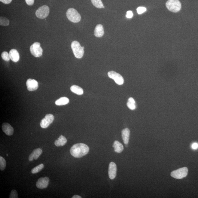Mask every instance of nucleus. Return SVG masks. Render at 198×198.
Masks as SVG:
<instances>
[{
  "label": "nucleus",
  "instance_id": "nucleus-1",
  "mask_svg": "<svg viewBox=\"0 0 198 198\" xmlns=\"http://www.w3.org/2000/svg\"><path fill=\"white\" fill-rule=\"evenodd\" d=\"M89 151V148L86 145L79 143L73 145L71 147L70 152L73 157L81 158L88 154Z\"/></svg>",
  "mask_w": 198,
  "mask_h": 198
},
{
  "label": "nucleus",
  "instance_id": "nucleus-2",
  "mask_svg": "<svg viewBox=\"0 0 198 198\" xmlns=\"http://www.w3.org/2000/svg\"><path fill=\"white\" fill-rule=\"evenodd\" d=\"M71 46L75 56L77 59H81L84 56V47H81L77 41H73Z\"/></svg>",
  "mask_w": 198,
  "mask_h": 198
},
{
  "label": "nucleus",
  "instance_id": "nucleus-3",
  "mask_svg": "<svg viewBox=\"0 0 198 198\" xmlns=\"http://www.w3.org/2000/svg\"><path fill=\"white\" fill-rule=\"evenodd\" d=\"M66 16L70 21L74 23H77L81 19V15L74 8H70L66 12Z\"/></svg>",
  "mask_w": 198,
  "mask_h": 198
},
{
  "label": "nucleus",
  "instance_id": "nucleus-4",
  "mask_svg": "<svg viewBox=\"0 0 198 198\" xmlns=\"http://www.w3.org/2000/svg\"><path fill=\"white\" fill-rule=\"evenodd\" d=\"M166 6L171 12L177 13L180 11L181 4L179 0H168L166 3Z\"/></svg>",
  "mask_w": 198,
  "mask_h": 198
},
{
  "label": "nucleus",
  "instance_id": "nucleus-5",
  "mask_svg": "<svg viewBox=\"0 0 198 198\" xmlns=\"http://www.w3.org/2000/svg\"><path fill=\"white\" fill-rule=\"evenodd\" d=\"M188 169L186 167L181 168L171 172V175L173 178L177 179H181L187 175Z\"/></svg>",
  "mask_w": 198,
  "mask_h": 198
},
{
  "label": "nucleus",
  "instance_id": "nucleus-6",
  "mask_svg": "<svg viewBox=\"0 0 198 198\" xmlns=\"http://www.w3.org/2000/svg\"><path fill=\"white\" fill-rule=\"evenodd\" d=\"M41 44L39 42H35L30 47V50L32 54L35 57H40L42 56L43 49L41 47Z\"/></svg>",
  "mask_w": 198,
  "mask_h": 198
},
{
  "label": "nucleus",
  "instance_id": "nucleus-7",
  "mask_svg": "<svg viewBox=\"0 0 198 198\" xmlns=\"http://www.w3.org/2000/svg\"><path fill=\"white\" fill-rule=\"evenodd\" d=\"M50 9L49 7L44 5L40 7L36 11L35 14L37 17L44 19L49 15Z\"/></svg>",
  "mask_w": 198,
  "mask_h": 198
},
{
  "label": "nucleus",
  "instance_id": "nucleus-8",
  "mask_svg": "<svg viewBox=\"0 0 198 198\" xmlns=\"http://www.w3.org/2000/svg\"><path fill=\"white\" fill-rule=\"evenodd\" d=\"M108 76L109 78L114 79L116 84L119 85L123 84L124 79L120 74L114 71H111L108 73Z\"/></svg>",
  "mask_w": 198,
  "mask_h": 198
},
{
  "label": "nucleus",
  "instance_id": "nucleus-9",
  "mask_svg": "<svg viewBox=\"0 0 198 198\" xmlns=\"http://www.w3.org/2000/svg\"><path fill=\"white\" fill-rule=\"evenodd\" d=\"M54 120V116L51 114H46L40 123V126L43 129L47 128Z\"/></svg>",
  "mask_w": 198,
  "mask_h": 198
},
{
  "label": "nucleus",
  "instance_id": "nucleus-10",
  "mask_svg": "<svg viewBox=\"0 0 198 198\" xmlns=\"http://www.w3.org/2000/svg\"><path fill=\"white\" fill-rule=\"evenodd\" d=\"M49 178L48 177L40 178L36 182V187L40 189L46 188L49 185Z\"/></svg>",
  "mask_w": 198,
  "mask_h": 198
},
{
  "label": "nucleus",
  "instance_id": "nucleus-11",
  "mask_svg": "<svg viewBox=\"0 0 198 198\" xmlns=\"http://www.w3.org/2000/svg\"><path fill=\"white\" fill-rule=\"evenodd\" d=\"M26 85L27 89L29 91H34L38 89V81L34 79H29L26 82Z\"/></svg>",
  "mask_w": 198,
  "mask_h": 198
},
{
  "label": "nucleus",
  "instance_id": "nucleus-12",
  "mask_svg": "<svg viewBox=\"0 0 198 198\" xmlns=\"http://www.w3.org/2000/svg\"><path fill=\"white\" fill-rule=\"evenodd\" d=\"M117 173V166L114 163L111 162L109 164L108 169L109 176L111 179H114L116 177Z\"/></svg>",
  "mask_w": 198,
  "mask_h": 198
},
{
  "label": "nucleus",
  "instance_id": "nucleus-13",
  "mask_svg": "<svg viewBox=\"0 0 198 198\" xmlns=\"http://www.w3.org/2000/svg\"><path fill=\"white\" fill-rule=\"evenodd\" d=\"M2 130L8 136H12L14 133V129L8 123H4L2 125Z\"/></svg>",
  "mask_w": 198,
  "mask_h": 198
},
{
  "label": "nucleus",
  "instance_id": "nucleus-14",
  "mask_svg": "<svg viewBox=\"0 0 198 198\" xmlns=\"http://www.w3.org/2000/svg\"><path fill=\"white\" fill-rule=\"evenodd\" d=\"M43 151L40 148H37L35 149L30 154L28 159L30 161H32L33 160H37L41 155L42 154Z\"/></svg>",
  "mask_w": 198,
  "mask_h": 198
},
{
  "label": "nucleus",
  "instance_id": "nucleus-15",
  "mask_svg": "<svg viewBox=\"0 0 198 198\" xmlns=\"http://www.w3.org/2000/svg\"><path fill=\"white\" fill-rule=\"evenodd\" d=\"M9 54L11 59L13 62H17L19 60V54L16 50L14 49H11L10 51Z\"/></svg>",
  "mask_w": 198,
  "mask_h": 198
},
{
  "label": "nucleus",
  "instance_id": "nucleus-16",
  "mask_svg": "<svg viewBox=\"0 0 198 198\" xmlns=\"http://www.w3.org/2000/svg\"><path fill=\"white\" fill-rule=\"evenodd\" d=\"M122 137L123 140L124 144L127 145L129 142V135H130V131L128 128L123 129L121 132Z\"/></svg>",
  "mask_w": 198,
  "mask_h": 198
},
{
  "label": "nucleus",
  "instance_id": "nucleus-17",
  "mask_svg": "<svg viewBox=\"0 0 198 198\" xmlns=\"http://www.w3.org/2000/svg\"><path fill=\"white\" fill-rule=\"evenodd\" d=\"M104 33V28L102 25L98 24L96 26L94 30V35L96 37H102Z\"/></svg>",
  "mask_w": 198,
  "mask_h": 198
},
{
  "label": "nucleus",
  "instance_id": "nucleus-18",
  "mask_svg": "<svg viewBox=\"0 0 198 198\" xmlns=\"http://www.w3.org/2000/svg\"><path fill=\"white\" fill-rule=\"evenodd\" d=\"M67 141L66 138L64 136L61 135L59 136L58 139L56 140L54 142V144L56 146H64L66 143Z\"/></svg>",
  "mask_w": 198,
  "mask_h": 198
},
{
  "label": "nucleus",
  "instance_id": "nucleus-19",
  "mask_svg": "<svg viewBox=\"0 0 198 198\" xmlns=\"http://www.w3.org/2000/svg\"><path fill=\"white\" fill-rule=\"evenodd\" d=\"M115 152L118 153H121L123 151L124 147L123 145L119 141H115L113 145Z\"/></svg>",
  "mask_w": 198,
  "mask_h": 198
},
{
  "label": "nucleus",
  "instance_id": "nucleus-20",
  "mask_svg": "<svg viewBox=\"0 0 198 198\" xmlns=\"http://www.w3.org/2000/svg\"><path fill=\"white\" fill-rule=\"evenodd\" d=\"M69 100L68 98L66 97H62L59 98V99L56 100L55 102L56 105L58 106H61L65 105L69 103Z\"/></svg>",
  "mask_w": 198,
  "mask_h": 198
},
{
  "label": "nucleus",
  "instance_id": "nucleus-21",
  "mask_svg": "<svg viewBox=\"0 0 198 198\" xmlns=\"http://www.w3.org/2000/svg\"><path fill=\"white\" fill-rule=\"evenodd\" d=\"M72 92L79 95H81L84 94V90L81 87L78 86L73 85L70 88Z\"/></svg>",
  "mask_w": 198,
  "mask_h": 198
},
{
  "label": "nucleus",
  "instance_id": "nucleus-22",
  "mask_svg": "<svg viewBox=\"0 0 198 198\" xmlns=\"http://www.w3.org/2000/svg\"><path fill=\"white\" fill-rule=\"evenodd\" d=\"M127 106L128 107L129 109L133 110L135 109L136 108L135 101L133 98L132 97L129 98L128 100V102L127 103Z\"/></svg>",
  "mask_w": 198,
  "mask_h": 198
},
{
  "label": "nucleus",
  "instance_id": "nucleus-23",
  "mask_svg": "<svg viewBox=\"0 0 198 198\" xmlns=\"http://www.w3.org/2000/svg\"><path fill=\"white\" fill-rule=\"evenodd\" d=\"M93 5L98 8H104V6L101 0H91Z\"/></svg>",
  "mask_w": 198,
  "mask_h": 198
},
{
  "label": "nucleus",
  "instance_id": "nucleus-24",
  "mask_svg": "<svg viewBox=\"0 0 198 198\" xmlns=\"http://www.w3.org/2000/svg\"><path fill=\"white\" fill-rule=\"evenodd\" d=\"M44 164H41L33 168V169H32V173L33 174L37 173L39 172L40 171H41L42 170V169H44Z\"/></svg>",
  "mask_w": 198,
  "mask_h": 198
},
{
  "label": "nucleus",
  "instance_id": "nucleus-25",
  "mask_svg": "<svg viewBox=\"0 0 198 198\" xmlns=\"http://www.w3.org/2000/svg\"><path fill=\"white\" fill-rule=\"evenodd\" d=\"M6 167V161L4 158L0 156V169L4 170Z\"/></svg>",
  "mask_w": 198,
  "mask_h": 198
},
{
  "label": "nucleus",
  "instance_id": "nucleus-26",
  "mask_svg": "<svg viewBox=\"0 0 198 198\" xmlns=\"http://www.w3.org/2000/svg\"><path fill=\"white\" fill-rule=\"evenodd\" d=\"M9 24V21L7 18L1 17L0 18V24L2 26H8Z\"/></svg>",
  "mask_w": 198,
  "mask_h": 198
},
{
  "label": "nucleus",
  "instance_id": "nucleus-27",
  "mask_svg": "<svg viewBox=\"0 0 198 198\" xmlns=\"http://www.w3.org/2000/svg\"><path fill=\"white\" fill-rule=\"evenodd\" d=\"M1 56L2 59L6 61H9L11 59L9 54L6 51L3 52Z\"/></svg>",
  "mask_w": 198,
  "mask_h": 198
},
{
  "label": "nucleus",
  "instance_id": "nucleus-28",
  "mask_svg": "<svg viewBox=\"0 0 198 198\" xmlns=\"http://www.w3.org/2000/svg\"><path fill=\"white\" fill-rule=\"evenodd\" d=\"M10 198H18V195L17 192L15 190H13L10 195Z\"/></svg>",
  "mask_w": 198,
  "mask_h": 198
},
{
  "label": "nucleus",
  "instance_id": "nucleus-29",
  "mask_svg": "<svg viewBox=\"0 0 198 198\" xmlns=\"http://www.w3.org/2000/svg\"><path fill=\"white\" fill-rule=\"evenodd\" d=\"M137 10V12L139 14H142L143 13L145 12L146 11V9L144 7H139L136 9Z\"/></svg>",
  "mask_w": 198,
  "mask_h": 198
},
{
  "label": "nucleus",
  "instance_id": "nucleus-30",
  "mask_svg": "<svg viewBox=\"0 0 198 198\" xmlns=\"http://www.w3.org/2000/svg\"><path fill=\"white\" fill-rule=\"evenodd\" d=\"M133 14L132 11H127V14L126 15V17L128 19H131L133 17Z\"/></svg>",
  "mask_w": 198,
  "mask_h": 198
},
{
  "label": "nucleus",
  "instance_id": "nucleus-31",
  "mask_svg": "<svg viewBox=\"0 0 198 198\" xmlns=\"http://www.w3.org/2000/svg\"><path fill=\"white\" fill-rule=\"evenodd\" d=\"M26 2L28 5H32L34 3V0H26Z\"/></svg>",
  "mask_w": 198,
  "mask_h": 198
},
{
  "label": "nucleus",
  "instance_id": "nucleus-32",
  "mask_svg": "<svg viewBox=\"0 0 198 198\" xmlns=\"http://www.w3.org/2000/svg\"><path fill=\"white\" fill-rule=\"evenodd\" d=\"M1 2L5 3V4H9L12 1V0H0Z\"/></svg>",
  "mask_w": 198,
  "mask_h": 198
},
{
  "label": "nucleus",
  "instance_id": "nucleus-33",
  "mask_svg": "<svg viewBox=\"0 0 198 198\" xmlns=\"http://www.w3.org/2000/svg\"><path fill=\"white\" fill-rule=\"evenodd\" d=\"M192 148L193 149H197L198 148V144L197 143H194L192 146Z\"/></svg>",
  "mask_w": 198,
  "mask_h": 198
},
{
  "label": "nucleus",
  "instance_id": "nucleus-34",
  "mask_svg": "<svg viewBox=\"0 0 198 198\" xmlns=\"http://www.w3.org/2000/svg\"><path fill=\"white\" fill-rule=\"evenodd\" d=\"M72 198H81V197L79 196L75 195L73 196Z\"/></svg>",
  "mask_w": 198,
  "mask_h": 198
},
{
  "label": "nucleus",
  "instance_id": "nucleus-35",
  "mask_svg": "<svg viewBox=\"0 0 198 198\" xmlns=\"http://www.w3.org/2000/svg\"><path fill=\"white\" fill-rule=\"evenodd\" d=\"M7 156H8V154H7Z\"/></svg>",
  "mask_w": 198,
  "mask_h": 198
}]
</instances>
